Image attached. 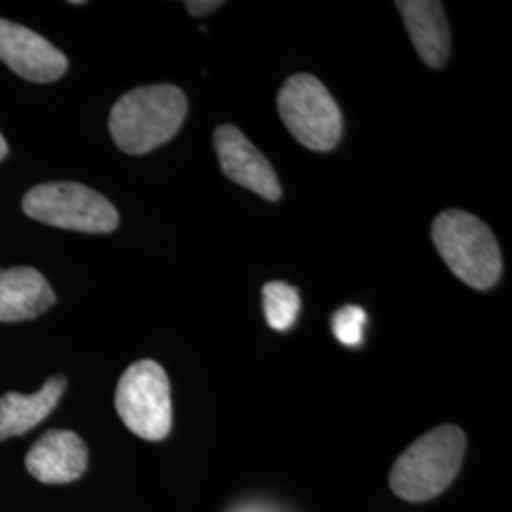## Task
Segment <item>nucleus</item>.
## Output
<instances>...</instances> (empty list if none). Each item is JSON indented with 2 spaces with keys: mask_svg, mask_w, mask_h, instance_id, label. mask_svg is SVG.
Masks as SVG:
<instances>
[{
  "mask_svg": "<svg viewBox=\"0 0 512 512\" xmlns=\"http://www.w3.org/2000/svg\"><path fill=\"white\" fill-rule=\"evenodd\" d=\"M4 274V270H2V268H0V275Z\"/></svg>",
  "mask_w": 512,
  "mask_h": 512,
  "instance_id": "nucleus-17",
  "label": "nucleus"
},
{
  "mask_svg": "<svg viewBox=\"0 0 512 512\" xmlns=\"http://www.w3.org/2000/svg\"><path fill=\"white\" fill-rule=\"evenodd\" d=\"M262 304L266 321L272 329L289 330L296 323L300 311V294L289 283L270 281L262 289Z\"/></svg>",
  "mask_w": 512,
  "mask_h": 512,
  "instance_id": "nucleus-13",
  "label": "nucleus"
},
{
  "mask_svg": "<svg viewBox=\"0 0 512 512\" xmlns=\"http://www.w3.org/2000/svg\"><path fill=\"white\" fill-rule=\"evenodd\" d=\"M25 467L42 484H67L88 469V446L73 431L52 429L31 446Z\"/></svg>",
  "mask_w": 512,
  "mask_h": 512,
  "instance_id": "nucleus-9",
  "label": "nucleus"
},
{
  "mask_svg": "<svg viewBox=\"0 0 512 512\" xmlns=\"http://www.w3.org/2000/svg\"><path fill=\"white\" fill-rule=\"evenodd\" d=\"M65 391V378L54 376L35 395L6 393L0 397V442L19 437L46 420Z\"/></svg>",
  "mask_w": 512,
  "mask_h": 512,
  "instance_id": "nucleus-12",
  "label": "nucleus"
},
{
  "mask_svg": "<svg viewBox=\"0 0 512 512\" xmlns=\"http://www.w3.org/2000/svg\"><path fill=\"white\" fill-rule=\"evenodd\" d=\"M366 321L368 317L363 308L344 306L332 315V332L340 344L353 348L363 342Z\"/></svg>",
  "mask_w": 512,
  "mask_h": 512,
  "instance_id": "nucleus-14",
  "label": "nucleus"
},
{
  "mask_svg": "<svg viewBox=\"0 0 512 512\" xmlns=\"http://www.w3.org/2000/svg\"><path fill=\"white\" fill-rule=\"evenodd\" d=\"M23 211L42 224L84 234H109L120 220L105 196L76 183L38 184L25 194Z\"/></svg>",
  "mask_w": 512,
  "mask_h": 512,
  "instance_id": "nucleus-4",
  "label": "nucleus"
},
{
  "mask_svg": "<svg viewBox=\"0 0 512 512\" xmlns=\"http://www.w3.org/2000/svg\"><path fill=\"white\" fill-rule=\"evenodd\" d=\"M0 61L25 80L48 84L69 69L67 57L35 31L0 19Z\"/></svg>",
  "mask_w": 512,
  "mask_h": 512,
  "instance_id": "nucleus-7",
  "label": "nucleus"
},
{
  "mask_svg": "<svg viewBox=\"0 0 512 512\" xmlns=\"http://www.w3.org/2000/svg\"><path fill=\"white\" fill-rule=\"evenodd\" d=\"M55 293L35 268L16 266L0 275V321L35 319L54 306Z\"/></svg>",
  "mask_w": 512,
  "mask_h": 512,
  "instance_id": "nucleus-11",
  "label": "nucleus"
},
{
  "mask_svg": "<svg viewBox=\"0 0 512 512\" xmlns=\"http://www.w3.org/2000/svg\"><path fill=\"white\" fill-rule=\"evenodd\" d=\"M433 243L452 274L476 291L492 289L503 260L492 230L475 215L459 209L440 213L433 222Z\"/></svg>",
  "mask_w": 512,
  "mask_h": 512,
  "instance_id": "nucleus-3",
  "label": "nucleus"
},
{
  "mask_svg": "<svg viewBox=\"0 0 512 512\" xmlns=\"http://www.w3.org/2000/svg\"><path fill=\"white\" fill-rule=\"evenodd\" d=\"M186 110V97L177 86L137 88L120 97L110 110V135L126 154H147L181 129Z\"/></svg>",
  "mask_w": 512,
  "mask_h": 512,
  "instance_id": "nucleus-1",
  "label": "nucleus"
},
{
  "mask_svg": "<svg viewBox=\"0 0 512 512\" xmlns=\"http://www.w3.org/2000/svg\"><path fill=\"white\" fill-rule=\"evenodd\" d=\"M224 2H217V0H188L186 8L192 16L196 18H203L207 14H213L215 10H219Z\"/></svg>",
  "mask_w": 512,
  "mask_h": 512,
  "instance_id": "nucleus-15",
  "label": "nucleus"
},
{
  "mask_svg": "<svg viewBox=\"0 0 512 512\" xmlns=\"http://www.w3.org/2000/svg\"><path fill=\"white\" fill-rule=\"evenodd\" d=\"M397 8L421 61L431 69H440L450 55V29L444 6L437 0H401Z\"/></svg>",
  "mask_w": 512,
  "mask_h": 512,
  "instance_id": "nucleus-10",
  "label": "nucleus"
},
{
  "mask_svg": "<svg viewBox=\"0 0 512 512\" xmlns=\"http://www.w3.org/2000/svg\"><path fill=\"white\" fill-rule=\"evenodd\" d=\"M6 154H8V145H6V141H4V137L0 135V162L6 158Z\"/></svg>",
  "mask_w": 512,
  "mask_h": 512,
  "instance_id": "nucleus-16",
  "label": "nucleus"
},
{
  "mask_svg": "<svg viewBox=\"0 0 512 512\" xmlns=\"http://www.w3.org/2000/svg\"><path fill=\"white\" fill-rule=\"evenodd\" d=\"M277 109L294 139L310 150L327 152L342 137V112L329 90L311 74L287 78Z\"/></svg>",
  "mask_w": 512,
  "mask_h": 512,
  "instance_id": "nucleus-5",
  "label": "nucleus"
},
{
  "mask_svg": "<svg viewBox=\"0 0 512 512\" xmlns=\"http://www.w3.org/2000/svg\"><path fill=\"white\" fill-rule=\"evenodd\" d=\"M465 448V433L456 425L425 433L395 461L389 475L391 490L412 503L437 497L456 480Z\"/></svg>",
  "mask_w": 512,
  "mask_h": 512,
  "instance_id": "nucleus-2",
  "label": "nucleus"
},
{
  "mask_svg": "<svg viewBox=\"0 0 512 512\" xmlns=\"http://www.w3.org/2000/svg\"><path fill=\"white\" fill-rule=\"evenodd\" d=\"M116 412L131 433L145 440H164L173 423L171 389L156 361L129 366L116 387Z\"/></svg>",
  "mask_w": 512,
  "mask_h": 512,
  "instance_id": "nucleus-6",
  "label": "nucleus"
},
{
  "mask_svg": "<svg viewBox=\"0 0 512 512\" xmlns=\"http://www.w3.org/2000/svg\"><path fill=\"white\" fill-rule=\"evenodd\" d=\"M215 150L224 175L260 198L277 202L281 184L274 167L236 126H220L215 131Z\"/></svg>",
  "mask_w": 512,
  "mask_h": 512,
  "instance_id": "nucleus-8",
  "label": "nucleus"
}]
</instances>
